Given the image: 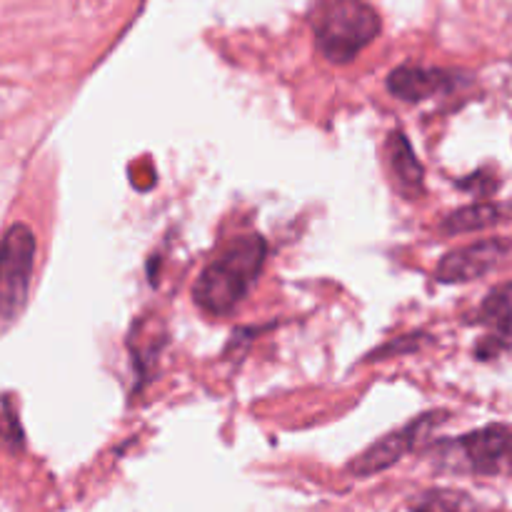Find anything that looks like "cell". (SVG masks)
<instances>
[{
	"label": "cell",
	"instance_id": "6da1fadb",
	"mask_svg": "<svg viewBox=\"0 0 512 512\" xmlns=\"http://www.w3.org/2000/svg\"><path fill=\"white\" fill-rule=\"evenodd\" d=\"M268 245L260 235H245L200 273L193 285V300L203 313L225 315L250 293L265 265Z\"/></svg>",
	"mask_w": 512,
	"mask_h": 512
},
{
	"label": "cell",
	"instance_id": "7a4b0ae2",
	"mask_svg": "<svg viewBox=\"0 0 512 512\" xmlns=\"http://www.w3.org/2000/svg\"><path fill=\"white\" fill-rule=\"evenodd\" d=\"M313 35L330 63H350L380 35V15L365 0H323L313 13Z\"/></svg>",
	"mask_w": 512,
	"mask_h": 512
},
{
	"label": "cell",
	"instance_id": "3957f363",
	"mask_svg": "<svg viewBox=\"0 0 512 512\" xmlns=\"http://www.w3.org/2000/svg\"><path fill=\"white\" fill-rule=\"evenodd\" d=\"M35 250L38 243L25 223L10 225L0 238V335L18 323L28 305Z\"/></svg>",
	"mask_w": 512,
	"mask_h": 512
},
{
	"label": "cell",
	"instance_id": "277c9868",
	"mask_svg": "<svg viewBox=\"0 0 512 512\" xmlns=\"http://www.w3.org/2000/svg\"><path fill=\"white\" fill-rule=\"evenodd\" d=\"M443 460L475 475L512 473V425H488L445 445Z\"/></svg>",
	"mask_w": 512,
	"mask_h": 512
},
{
	"label": "cell",
	"instance_id": "5b68a950",
	"mask_svg": "<svg viewBox=\"0 0 512 512\" xmlns=\"http://www.w3.org/2000/svg\"><path fill=\"white\" fill-rule=\"evenodd\" d=\"M443 420V413H428L423 415V418L408 423L405 428L395 430V433H390L388 438H383L380 443L370 445L363 455H358V458L350 463V473H353L355 478H368V475L380 473V470H388L390 465L403 460L410 450L418 448L425 438H430V433H433Z\"/></svg>",
	"mask_w": 512,
	"mask_h": 512
},
{
	"label": "cell",
	"instance_id": "8992f818",
	"mask_svg": "<svg viewBox=\"0 0 512 512\" xmlns=\"http://www.w3.org/2000/svg\"><path fill=\"white\" fill-rule=\"evenodd\" d=\"M512 258L510 238H485L445 255L438 265V280L448 285L470 283L503 268Z\"/></svg>",
	"mask_w": 512,
	"mask_h": 512
},
{
	"label": "cell",
	"instance_id": "52a82bcc",
	"mask_svg": "<svg viewBox=\"0 0 512 512\" xmlns=\"http://www.w3.org/2000/svg\"><path fill=\"white\" fill-rule=\"evenodd\" d=\"M458 83L460 80L455 78V73H448V70L403 65V68L390 73L388 90L395 98L405 100V103H420V100H428L433 95L458 88Z\"/></svg>",
	"mask_w": 512,
	"mask_h": 512
},
{
	"label": "cell",
	"instance_id": "ba28073f",
	"mask_svg": "<svg viewBox=\"0 0 512 512\" xmlns=\"http://www.w3.org/2000/svg\"><path fill=\"white\" fill-rule=\"evenodd\" d=\"M510 208L500 203H473L465 208L455 210V213L445 215L440 223V233L445 235H468L478 233V230L493 228V225L508 220Z\"/></svg>",
	"mask_w": 512,
	"mask_h": 512
},
{
	"label": "cell",
	"instance_id": "9c48e42d",
	"mask_svg": "<svg viewBox=\"0 0 512 512\" xmlns=\"http://www.w3.org/2000/svg\"><path fill=\"white\" fill-rule=\"evenodd\" d=\"M388 163L395 175V185L405 195H420L425 180V170L415 158L408 138L403 133H390L388 138Z\"/></svg>",
	"mask_w": 512,
	"mask_h": 512
},
{
	"label": "cell",
	"instance_id": "30bf717a",
	"mask_svg": "<svg viewBox=\"0 0 512 512\" xmlns=\"http://www.w3.org/2000/svg\"><path fill=\"white\" fill-rule=\"evenodd\" d=\"M475 323L495 330L493 338H512V283L495 288L475 313Z\"/></svg>",
	"mask_w": 512,
	"mask_h": 512
},
{
	"label": "cell",
	"instance_id": "8fae6325",
	"mask_svg": "<svg viewBox=\"0 0 512 512\" xmlns=\"http://www.w3.org/2000/svg\"><path fill=\"white\" fill-rule=\"evenodd\" d=\"M415 512H478V510H475V505L470 503L468 498H463V495L433 493V495H425V498L420 500Z\"/></svg>",
	"mask_w": 512,
	"mask_h": 512
}]
</instances>
